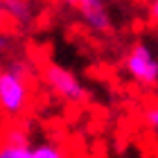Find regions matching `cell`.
<instances>
[{"label": "cell", "mask_w": 158, "mask_h": 158, "mask_svg": "<svg viewBox=\"0 0 158 158\" xmlns=\"http://www.w3.org/2000/svg\"><path fill=\"white\" fill-rule=\"evenodd\" d=\"M79 11H81V18L86 20V25L93 27L97 32H109L111 30V18L106 14L102 0H79Z\"/></svg>", "instance_id": "obj_4"}, {"label": "cell", "mask_w": 158, "mask_h": 158, "mask_svg": "<svg viewBox=\"0 0 158 158\" xmlns=\"http://www.w3.org/2000/svg\"><path fill=\"white\" fill-rule=\"evenodd\" d=\"M7 70H11V73L16 77H20V79H25L27 75H30V66L23 63V61H11L9 66H7Z\"/></svg>", "instance_id": "obj_8"}, {"label": "cell", "mask_w": 158, "mask_h": 158, "mask_svg": "<svg viewBox=\"0 0 158 158\" xmlns=\"http://www.w3.org/2000/svg\"><path fill=\"white\" fill-rule=\"evenodd\" d=\"M0 158H34V149L30 145H7L0 149Z\"/></svg>", "instance_id": "obj_6"}, {"label": "cell", "mask_w": 158, "mask_h": 158, "mask_svg": "<svg viewBox=\"0 0 158 158\" xmlns=\"http://www.w3.org/2000/svg\"><path fill=\"white\" fill-rule=\"evenodd\" d=\"M66 5H70V7H79V0H63Z\"/></svg>", "instance_id": "obj_12"}, {"label": "cell", "mask_w": 158, "mask_h": 158, "mask_svg": "<svg viewBox=\"0 0 158 158\" xmlns=\"http://www.w3.org/2000/svg\"><path fill=\"white\" fill-rule=\"evenodd\" d=\"M145 122L152 129H156L158 131V106H154V109H147V113H145Z\"/></svg>", "instance_id": "obj_10"}, {"label": "cell", "mask_w": 158, "mask_h": 158, "mask_svg": "<svg viewBox=\"0 0 158 158\" xmlns=\"http://www.w3.org/2000/svg\"><path fill=\"white\" fill-rule=\"evenodd\" d=\"M2 11L23 25L32 20V5L27 0H2Z\"/></svg>", "instance_id": "obj_5"}, {"label": "cell", "mask_w": 158, "mask_h": 158, "mask_svg": "<svg viewBox=\"0 0 158 158\" xmlns=\"http://www.w3.org/2000/svg\"><path fill=\"white\" fill-rule=\"evenodd\" d=\"M34 158H66V154L54 145H39L34 147Z\"/></svg>", "instance_id": "obj_7"}, {"label": "cell", "mask_w": 158, "mask_h": 158, "mask_svg": "<svg viewBox=\"0 0 158 158\" xmlns=\"http://www.w3.org/2000/svg\"><path fill=\"white\" fill-rule=\"evenodd\" d=\"M27 104V86L25 79H20L11 70L0 73V106L7 115H18Z\"/></svg>", "instance_id": "obj_2"}, {"label": "cell", "mask_w": 158, "mask_h": 158, "mask_svg": "<svg viewBox=\"0 0 158 158\" xmlns=\"http://www.w3.org/2000/svg\"><path fill=\"white\" fill-rule=\"evenodd\" d=\"M152 18L158 23V0H154V2H152Z\"/></svg>", "instance_id": "obj_11"}, {"label": "cell", "mask_w": 158, "mask_h": 158, "mask_svg": "<svg viewBox=\"0 0 158 158\" xmlns=\"http://www.w3.org/2000/svg\"><path fill=\"white\" fill-rule=\"evenodd\" d=\"M127 70L138 84L154 86L158 81V59L152 54V50L145 43H135L131 48L127 59Z\"/></svg>", "instance_id": "obj_1"}, {"label": "cell", "mask_w": 158, "mask_h": 158, "mask_svg": "<svg viewBox=\"0 0 158 158\" xmlns=\"http://www.w3.org/2000/svg\"><path fill=\"white\" fill-rule=\"evenodd\" d=\"M45 81L52 86L63 99H68V102H79V99H84V86L79 84L77 77L66 68L50 63L45 68Z\"/></svg>", "instance_id": "obj_3"}, {"label": "cell", "mask_w": 158, "mask_h": 158, "mask_svg": "<svg viewBox=\"0 0 158 158\" xmlns=\"http://www.w3.org/2000/svg\"><path fill=\"white\" fill-rule=\"evenodd\" d=\"M7 142H11V145H27V135L23 131H18V129H14V131L7 133Z\"/></svg>", "instance_id": "obj_9"}]
</instances>
